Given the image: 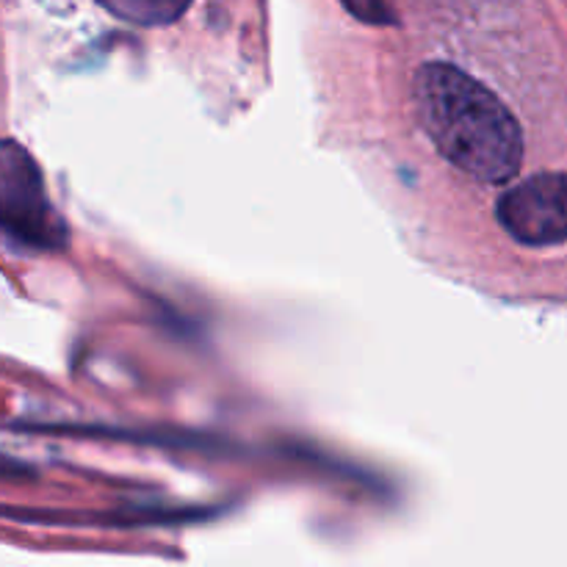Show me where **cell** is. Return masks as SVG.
<instances>
[{"label":"cell","instance_id":"6da1fadb","mask_svg":"<svg viewBox=\"0 0 567 567\" xmlns=\"http://www.w3.org/2000/svg\"><path fill=\"white\" fill-rule=\"evenodd\" d=\"M413 105L421 133L454 172L480 186H504L524 166L518 116L468 70L430 61L415 72Z\"/></svg>","mask_w":567,"mask_h":567},{"label":"cell","instance_id":"7a4b0ae2","mask_svg":"<svg viewBox=\"0 0 567 567\" xmlns=\"http://www.w3.org/2000/svg\"><path fill=\"white\" fill-rule=\"evenodd\" d=\"M496 219L513 241L554 247L567 241V172L518 181L496 205Z\"/></svg>","mask_w":567,"mask_h":567},{"label":"cell","instance_id":"3957f363","mask_svg":"<svg viewBox=\"0 0 567 567\" xmlns=\"http://www.w3.org/2000/svg\"><path fill=\"white\" fill-rule=\"evenodd\" d=\"M97 3L116 20L142 28H158L181 20L192 0H97Z\"/></svg>","mask_w":567,"mask_h":567},{"label":"cell","instance_id":"277c9868","mask_svg":"<svg viewBox=\"0 0 567 567\" xmlns=\"http://www.w3.org/2000/svg\"><path fill=\"white\" fill-rule=\"evenodd\" d=\"M341 3L347 6L349 14L369 22V25H388V22H396L393 0H341Z\"/></svg>","mask_w":567,"mask_h":567}]
</instances>
